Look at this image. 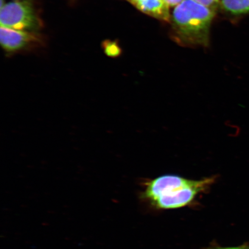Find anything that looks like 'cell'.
Instances as JSON below:
<instances>
[{"label": "cell", "instance_id": "1", "mask_svg": "<svg viewBox=\"0 0 249 249\" xmlns=\"http://www.w3.org/2000/svg\"><path fill=\"white\" fill-rule=\"evenodd\" d=\"M216 13L194 0H184L171 16L172 35L185 46H207L212 23Z\"/></svg>", "mask_w": 249, "mask_h": 249}, {"label": "cell", "instance_id": "2", "mask_svg": "<svg viewBox=\"0 0 249 249\" xmlns=\"http://www.w3.org/2000/svg\"><path fill=\"white\" fill-rule=\"evenodd\" d=\"M1 26L38 33L41 29V18L33 0H15L5 4L0 12Z\"/></svg>", "mask_w": 249, "mask_h": 249}, {"label": "cell", "instance_id": "3", "mask_svg": "<svg viewBox=\"0 0 249 249\" xmlns=\"http://www.w3.org/2000/svg\"><path fill=\"white\" fill-rule=\"evenodd\" d=\"M213 177L200 180H194L191 185L161 195L153 202L158 208L173 209L185 206L198 194L206 189L213 182Z\"/></svg>", "mask_w": 249, "mask_h": 249}, {"label": "cell", "instance_id": "4", "mask_svg": "<svg viewBox=\"0 0 249 249\" xmlns=\"http://www.w3.org/2000/svg\"><path fill=\"white\" fill-rule=\"evenodd\" d=\"M42 42L38 33L1 26L0 43L4 51L14 53L36 46Z\"/></svg>", "mask_w": 249, "mask_h": 249}, {"label": "cell", "instance_id": "5", "mask_svg": "<svg viewBox=\"0 0 249 249\" xmlns=\"http://www.w3.org/2000/svg\"><path fill=\"white\" fill-rule=\"evenodd\" d=\"M194 182V180L177 176H161L146 184L144 195L146 197L154 202L160 196L191 185Z\"/></svg>", "mask_w": 249, "mask_h": 249}, {"label": "cell", "instance_id": "6", "mask_svg": "<svg viewBox=\"0 0 249 249\" xmlns=\"http://www.w3.org/2000/svg\"><path fill=\"white\" fill-rule=\"evenodd\" d=\"M140 11L157 19L170 22V8L164 0H127Z\"/></svg>", "mask_w": 249, "mask_h": 249}, {"label": "cell", "instance_id": "7", "mask_svg": "<svg viewBox=\"0 0 249 249\" xmlns=\"http://www.w3.org/2000/svg\"><path fill=\"white\" fill-rule=\"evenodd\" d=\"M220 9L232 17L249 15V0H220Z\"/></svg>", "mask_w": 249, "mask_h": 249}, {"label": "cell", "instance_id": "8", "mask_svg": "<svg viewBox=\"0 0 249 249\" xmlns=\"http://www.w3.org/2000/svg\"><path fill=\"white\" fill-rule=\"evenodd\" d=\"M194 1L210 9L216 13L218 9H220V0H194Z\"/></svg>", "mask_w": 249, "mask_h": 249}, {"label": "cell", "instance_id": "9", "mask_svg": "<svg viewBox=\"0 0 249 249\" xmlns=\"http://www.w3.org/2000/svg\"><path fill=\"white\" fill-rule=\"evenodd\" d=\"M120 52L119 47L115 43H111L110 45L107 46V53L108 55L116 57L120 55Z\"/></svg>", "mask_w": 249, "mask_h": 249}, {"label": "cell", "instance_id": "10", "mask_svg": "<svg viewBox=\"0 0 249 249\" xmlns=\"http://www.w3.org/2000/svg\"><path fill=\"white\" fill-rule=\"evenodd\" d=\"M165 3L168 5V7H176L182 3L184 0H164Z\"/></svg>", "mask_w": 249, "mask_h": 249}, {"label": "cell", "instance_id": "11", "mask_svg": "<svg viewBox=\"0 0 249 249\" xmlns=\"http://www.w3.org/2000/svg\"><path fill=\"white\" fill-rule=\"evenodd\" d=\"M244 249L239 247V248H217V249Z\"/></svg>", "mask_w": 249, "mask_h": 249}]
</instances>
